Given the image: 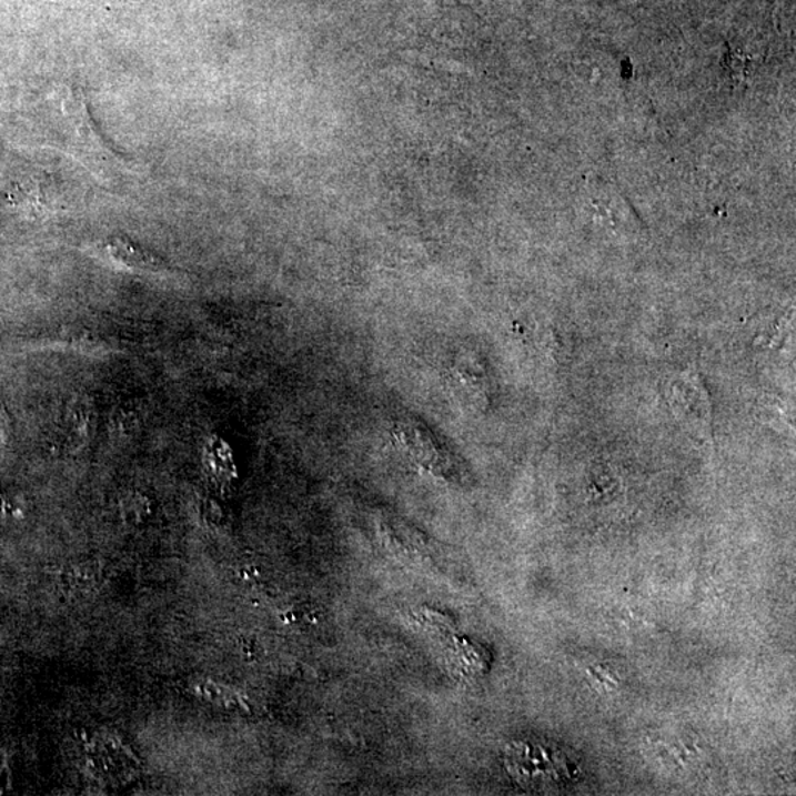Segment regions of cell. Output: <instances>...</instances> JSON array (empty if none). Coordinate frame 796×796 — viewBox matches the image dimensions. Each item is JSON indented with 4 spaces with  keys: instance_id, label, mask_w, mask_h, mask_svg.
<instances>
[{
    "instance_id": "cell-1",
    "label": "cell",
    "mask_w": 796,
    "mask_h": 796,
    "mask_svg": "<svg viewBox=\"0 0 796 796\" xmlns=\"http://www.w3.org/2000/svg\"><path fill=\"white\" fill-rule=\"evenodd\" d=\"M89 766L94 775L110 784H123L132 779L138 763L115 737L102 736L92 742L89 749Z\"/></svg>"
},
{
    "instance_id": "cell-3",
    "label": "cell",
    "mask_w": 796,
    "mask_h": 796,
    "mask_svg": "<svg viewBox=\"0 0 796 796\" xmlns=\"http://www.w3.org/2000/svg\"><path fill=\"white\" fill-rule=\"evenodd\" d=\"M8 429V415L7 412H4L3 404L0 403V442H4V439H7Z\"/></svg>"
},
{
    "instance_id": "cell-2",
    "label": "cell",
    "mask_w": 796,
    "mask_h": 796,
    "mask_svg": "<svg viewBox=\"0 0 796 796\" xmlns=\"http://www.w3.org/2000/svg\"><path fill=\"white\" fill-rule=\"evenodd\" d=\"M99 250L111 263L123 265V268L134 270V272H152V270H159L161 265L154 255L145 253V251L125 240H117V238L112 240L111 238V240L103 242Z\"/></svg>"
}]
</instances>
